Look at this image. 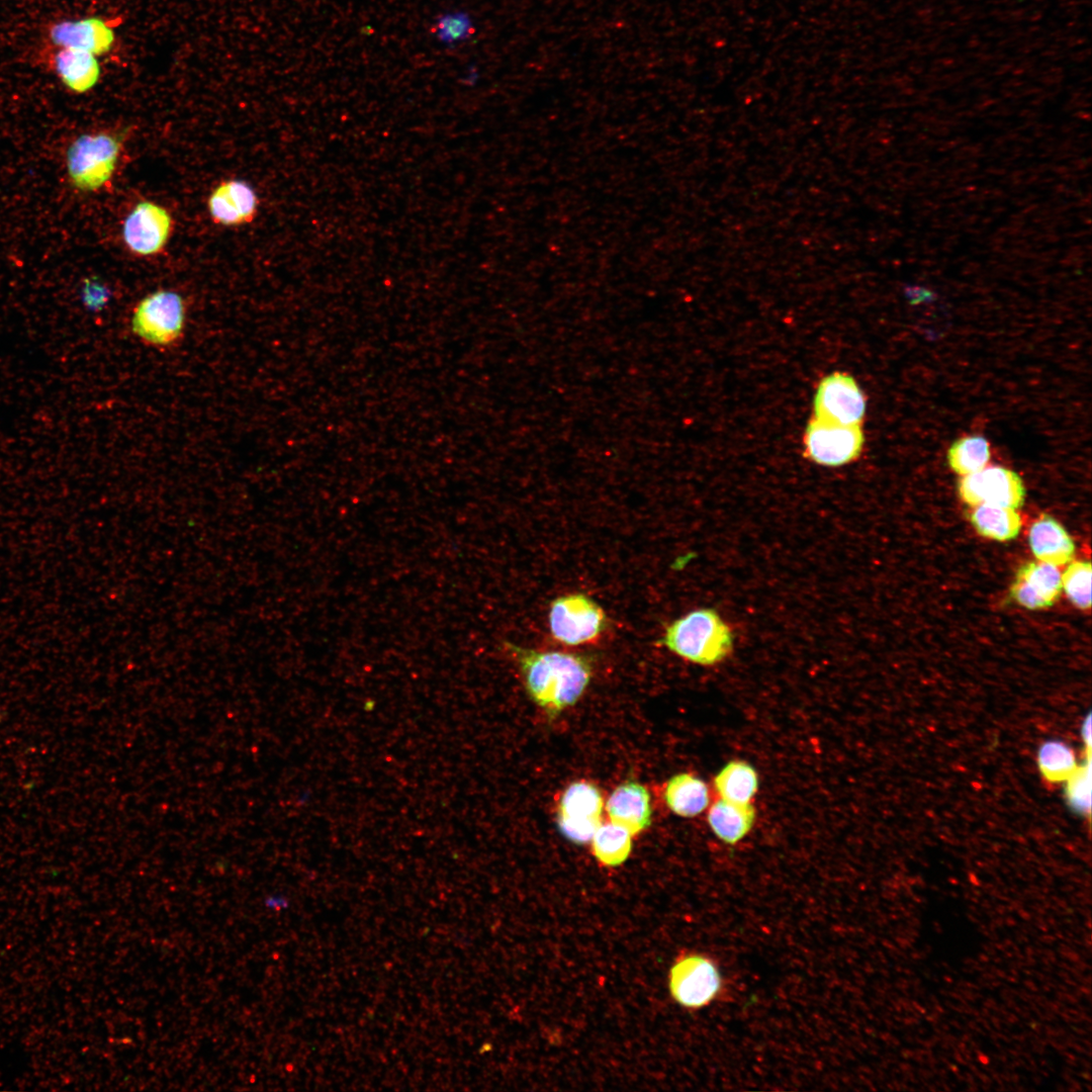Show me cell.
Here are the masks:
<instances>
[{
	"label": "cell",
	"mask_w": 1092,
	"mask_h": 1092,
	"mask_svg": "<svg viewBox=\"0 0 1092 1092\" xmlns=\"http://www.w3.org/2000/svg\"><path fill=\"white\" fill-rule=\"evenodd\" d=\"M51 38L55 44L65 49L80 50L99 56L111 50L115 35L103 19L89 17L54 25L51 29Z\"/></svg>",
	"instance_id": "15"
},
{
	"label": "cell",
	"mask_w": 1092,
	"mask_h": 1092,
	"mask_svg": "<svg viewBox=\"0 0 1092 1092\" xmlns=\"http://www.w3.org/2000/svg\"><path fill=\"white\" fill-rule=\"evenodd\" d=\"M603 798L599 788L584 781L569 785L557 807V825L570 841L583 844L602 823Z\"/></svg>",
	"instance_id": "8"
},
{
	"label": "cell",
	"mask_w": 1092,
	"mask_h": 1092,
	"mask_svg": "<svg viewBox=\"0 0 1092 1092\" xmlns=\"http://www.w3.org/2000/svg\"><path fill=\"white\" fill-rule=\"evenodd\" d=\"M632 834L613 822L601 823L592 837L593 852L606 867H618L626 861L632 849Z\"/></svg>",
	"instance_id": "22"
},
{
	"label": "cell",
	"mask_w": 1092,
	"mask_h": 1092,
	"mask_svg": "<svg viewBox=\"0 0 1092 1092\" xmlns=\"http://www.w3.org/2000/svg\"><path fill=\"white\" fill-rule=\"evenodd\" d=\"M1082 737H1083L1084 743L1086 744V748L1091 749L1092 733H1091V714L1090 713L1087 715L1086 719L1084 720V723H1083V726H1082Z\"/></svg>",
	"instance_id": "29"
},
{
	"label": "cell",
	"mask_w": 1092,
	"mask_h": 1092,
	"mask_svg": "<svg viewBox=\"0 0 1092 1092\" xmlns=\"http://www.w3.org/2000/svg\"><path fill=\"white\" fill-rule=\"evenodd\" d=\"M713 786L720 799L751 803L758 791V774L749 762L733 759L716 774Z\"/></svg>",
	"instance_id": "19"
},
{
	"label": "cell",
	"mask_w": 1092,
	"mask_h": 1092,
	"mask_svg": "<svg viewBox=\"0 0 1092 1092\" xmlns=\"http://www.w3.org/2000/svg\"><path fill=\"white\" fill-rule=\"evenodd\" d=\"M258 205L254 189L247 182L237 179L219 183L207 199L211 219L224 226L251 222L258 212Z\"/></svg>",
	"instance_id": "13"
},
{
	"label": "cell",
	"mask_w": 1092,
	"mask_h": 1092,
	"mask_svg": "<svg viewBox=\"0 0 1092 1092\" xmlns=\"http://www.w3.org/2000/svg\"><path fill=\"white\" fill-rule=\"evenodd\" d=\"M1062 573L1058 566L1028 561L1020 565L1010 586V598L1028 610L1052 607L1062 593Z\"/></svg>",
	"instance_id": "12"
},
{
	"label": "cell",
	"mask_w": 1092,
	"mask_h": 1092,
	"mask_svg": "<svg viewBox=\"0 0 1092 1092\" xmlns=\"http://www.w3.org/2000/svg\"><path fill=\"white\" fill-rule=\"evenodd\" d=\"M990 460L988 441L982 436H966L954 441L947 451V462L952 471L965 476L981 470Z\"/></svg>",
	"instance_id": "23"
},
{
	"label": "cell",
	"mask_w": 1092,
	"mask_h": 1092,
	"mask_svg": "<svg viewBox=\"0 0 1092 1092\" xmlns=\"http://www.w3.org/2000/svg\"><path fill=\"white\" fill-rule=\"evenodd\" d=\"M813 418L842 425H860L866 413L864 395L853 377L831 373L819 382L813 398Z\"/></svg>",
	"instance_id": "10"
},
{
	"label": "cell",
	"mask_w": 1092,
	"mask_h": 1092,
	"mask_svg": "<svg viewBox=\"0 0 1092 1092\" xmlns=\"http://www.w3.org/2000/svg\"><path fill=\"white\" fill-rule=\"evenodd\" d=\"M1028 543L1037 560L1055 566L1068 564L1076 551L1074 540L1065 527L1048 514L1032 523Z\"/></svg>",
	"instance_id": "16"
},
{
	"label": "cell",
	"mask_w": 1092,
	"mask_h": 1092,
	"mask_svg": "<svg viewBox=\"0 0 1092 1092\" xmlns=\"http://www.w3.org/2000/svg\"><path fill=\"white\" fill-rule=\"evenodd\" d=\"M958 492L963 502L973 508L990 505L1018 509L1025 498V487L1020 476L998 465L985 466L962 476Z\"/></svg>",
	"instance_id": "9"
},
{
	"label": "cell",
	"mask_w": 1092,
	"mask_h": 1092,
	"mask_svg": "<svg viewBox=\"0 0 1092 1092\" xmlns=\"http://www.w3.org/2000/svg\"><path fill=\"white\" fill-rule=\"evenodd\" d=\"M755 819L756 811L752 803H736L720 798L709 807L707 815L713 833L729 845L746 837Z\"/></svg>",
	"instance_id": "17"
},
{
	"label": "cell",
	"mask_w": 1092,
	"mask_h": 1092,
	"mask_svg": "<svg viewBox=\"0 0 1092 1092\" xmlns=\"http://www.w3.org/2000/svg\"><path fill=\"white\" fill-rule=\"evenodd\" d=\"M173 231V217L162 205L144 200L135 204L122 225V238L127 249L136 256L161 253Z\"/></svg>",
	"instance_id": "11"
},
{
	"label": "cell",
	"mask_w": 1092,
	"mask_h": 1092,
	"mask_svg": "<svg viewBox=\"0 0 1092 1092\" xmlns=\"http://www.w3.org/2000/svg\"><path fill=\"white\" fill-rule=\"evenodd\" d=\"M864 438L860 425H842L813 418L804 433L806 457L821 466L838 467L855 460Z\"/></svg>",
	"instance_id": "7"
},
{
	"label": "cell",
	"mask_w": 1092,
	"mask_h": 1092,
	"mask_svg": "<svg viewBox=\"0 0 1092 1092\" xmlns=\"http://www.w3.org/2000/svg\"><path fill=\"white\" fill-rule=\"evenodd\" d=\"M1091 563L1085 560L1070 561L1061 576L1062 589L1073 605L1083 611L1091 608Z\"/></svg>",
	"instance_id": "25"
},
{
	"label": "cell",
	"mask_w": 1092,
	"mask_h": 1092,
	"mask_svg": "<svg viewBox=\"0 0 1092 1092\" xmlns=\"http://www.w3.org/2000/svg\"><path fill=\"white\" fill-rule=\"evenodd\" d=\"M662 644L680 658L704 666L725 661L734 649L730 625L711 608L696 609L671 622Z\"/></svg>",
	"instance_id": "2"
},
{
	"label": "cell",
	"mask_w": 1092,
	"mask_h": 1092,
	"mask_svg": "<svg viewBox=\"0 0 1092 1092\" xmlns=\"http://www.w3.org/2000/svg\"><path fill=\"white\" fill-rule=\"evenodd\" d=\"M1037 763L1043 777L1053 783L1066 781L1078 766L1073 749L1061 740L1042 743Z\"/></svg>",
	"instance_id": "24"
},
{
	"label": "cell",
	"mask_w": 1092,
	"mask_h": 1092,
	"mask_svg": "<svg viewBox=\"0 0 1092 1092\" xmlns=\"http://www.w3.org/2000/svg\"><path fill=\"white\" fill-rule=\"evenodd\" d=\"M606 810L610 821L636 835L651 823V803L647 789L641 784L628 781L618 786L610 795Z\"/></svg>",
	"instance_id": "14"
},
{
	"label": "cell",
	"mask_w": 1092,
	"mask_h": 1092,
	"mask_svg": "<svg viewBox=\"0 0 1092 1092\" xmlns=\"http://www.w3.org/2000/svg\"><path fill=\"white\" fill-rule=\"evenodd\" d=\"M722 986L717 964L703 953L682 954L669 970L670 995L676 1003L689 1009L709 1005L720 995Z\"/></svg>",
	"instance_id": "5"
},
{
	"label": "cell",
	"mask_w": 1092,
	"mask_h": 1092,
	"mask_svg": "<svg viewBox=\"0 0 1092 1092\" xmlns=\"http://www.w3.org/2000/svg\"><path fill=\"white\" fill-rule=\"evenodd\" d=\"M667 807L681 817H695L710 805V790L699 777L690 772L672 776L663 792Z\"/></svg>",
	"instance_id": "18"
},
{
	"label": "cell",
	"mask_w": 1092,
	"mask_h": 1092,
	"mask_svg": "<svg viewBox=\"0 0 1092 1092\" xmlns=\"http://www.w3.org/2000/svg\"><path fill=\"white\" fill-rule=\"evenodd\" d=\"M184 297L171 289H159L143 297L130 316V331L144 344L165 350L178 345L186 330Z\"/></svg>",
	"instance_id": "3"
},
{
	"label": "cell",
	"mask_w": 1092,
	"mask_h": 1092,
	"mask_svg": "<svg viewBox=\"0 0 1092 1092\" xmlns=\"http://www.w3.org/2000/svg\"><path fill=\"white\" fill-rule=\"evenodd\" d=\"M111 298V290L97 278L86 279L80 289V299L90 312L101 311Z\"/></svg>",
	"instance_id": "28"
},
{
	"label": "cell",
	"mask_w": 1092,
	"mask_h": 1092,
	"mask_svg": "<svg viewBox=\"0 0 1092 1092\" xmlns=\"http://www.w3.org/2000/svg\"><path fill=\"white\" fill-rule=\"evenodd\" d=\"M519 663L526 691L549 718L573 706L592 677V664L581 655L541 651L508 644Z\"/></svg>",
	"instance_id": "1"
},
{
	"label": "cell",
	"mask_w": 1092,
	"mask_h": 1092,
	"mask_svg": "<svg viewBox=\"0 0 1092 1092\" xmlns=\"http://www.w3.org/2000/svg\"><path fill=\"white\" fill-rule=\"evenodd\" d=\"M55 66L64 84L77 93L92 89L100 77V66L95 56L80 50H62L56 55Z\"/></svg>",
	"instance_id": "20"
},
{
	"label": "cell",
	"mask_w": 1092,
	"mask_h": 1092,
	"mask_svg": "<svg viewBox=\"0 0 1092 1092\" xmlns=\"http://www.w3.org/2000/svg\"><path fill=\"white\" fill-rule=\"evenodd\" d=\"M552 636L566 645L589 643L604 632L607 618L604 610L583 594L556 598L548 615Z\"/></svg>",
	"instance_id": "6"
},
{
	"label": "cell",
	"mask_w": 1092,
	"mask_h": 1092,
	"mask_svg": "<svg viewBox=\"0 0 1092 1092\" xmlns=\"http://www.w3.org/2000/svg\"><path fill=\"white\" fill-rule=\"evenodd\" d=\"M1066 796L1069 806L1079 814L1091 811V749L1086 748L1084 762L1066 780Z\"/></svg>",
	"instance_id": "26"
},
{
	"label": "cell",
	"mask_w": 1092,
	"mask_h": 1092,
	"mask_svg": "<svg viewBox=\"0 0 1092 1092\" xmlns=\"http://www.w3.org/2000/svg\"><path fill=\"white\" fill-rule=\"evenodd\" d=\"M970 521L979 535L1000 542L1015 539L1022 525L1016 509L990 505L974 507Z\"/></svg>",
	"instance_id": "21"
},
{
	"label": "cell",
	"mask_w": 1092,
	"mask_h": 1092,
	"mask_svg": "<svg viewBox=\"0 0 1092 1092\" xmlns=\"http://www.w3.org/2000/svg\"><path fill=\"white\" fill-rule=\"evenodd\" d=\"M121 148V134L99 131L77 136L66 152L72 185L84 192L102 188L116 169Z\"/></svg>",
	"instance_id": "4"
},
{
	"label": "cell",
	"mask_w": 1092,
	"mask_h": 1092,
	"mask_svg": "<svg viewBox=\"0 0 1092 1092\" xmlns=\"http://www.w3.org/2000/svg\"><path fill=\"white\" fill-rule=\"evenodd\" d=\"M473 33V23L468 13L450 11L440 15L435 23L437 39L447 47L456 46L468 39Z\"/></svg>",
	"instance_id": "27"
}]
</instances>
